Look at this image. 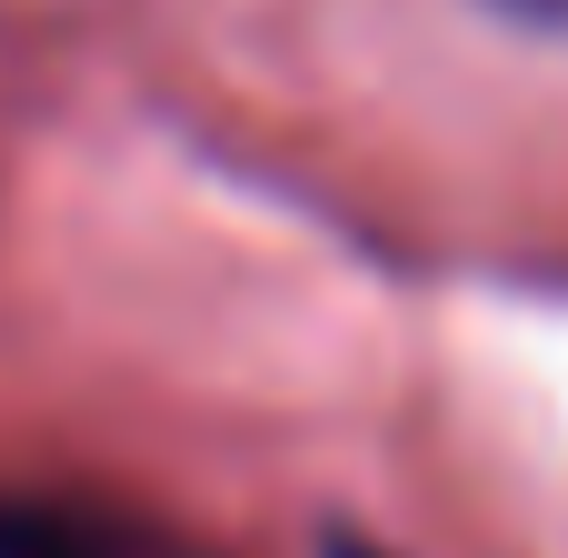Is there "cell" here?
Listing matches in <instances>:
<instances>
[{"label": "cell", "instance_id": "obj_1", "mask_svg": "<svg viewBox=\"0 0 568 558\" xmlns=\"http://www.w3.org/2000/svg\"><path fill=\"white\" fill-rule=\"evenodd\" d=\"M0 558H110V539H100V529H80L70 509L0 499Z\"/></svg>", "mask_w": 568, "mask_h": 558}, {"label": "cell", "instance_id": "obj_2", "mask_svg": "<svg viewBox=\"0 0 568 558\" xmlns=\"http://www.w3.org/2000/svg\"><path fill=\"white\" fill-rule=\"evenodd\" d=\"M489 10H509V20H529V30H568V0H489Z\"/></svg>", "mask_w": 568, "mask_h": 558}, {"label": "cell", "instance_id": "obj_3", "mask_svg": "<svg viewBox=\"0 0 568 558\" xmlns=\"http://www.w3.org/2000/svg\"><path fill=\"white\" fill-rule=\"evenodd\" d=\"M329 558H389V549H379V539H349V529H339V539H329Z\"/></svg>", "mask_w": 568, "mask_h": 558}]
</instances>
